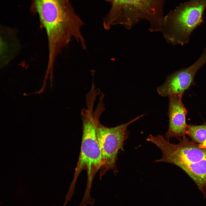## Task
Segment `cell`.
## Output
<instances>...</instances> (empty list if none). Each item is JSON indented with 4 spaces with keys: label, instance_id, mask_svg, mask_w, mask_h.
I'll return each mask as SVG.
<instances>
[{
    "label": "cell",
    "instance_id": "obj_1",
    "mask_svg": "<svg viewBox=\"0 0 206 206\" xmlns=\"http://www.w3.org/2000/svg\"><path fill=\"white\" fill-rule=\"evenodd\" d=\"M30 10L38 15L40 25L46 31L49 55H59L72 39L84 43L81 31L84 23L69 0H31Z\"/></svg>",
    "mask_w": 206,
    "mask_h": 206
},
{
    "label": "cell",
    "instance_id": "obj_2",
    "mask_svg": "<svg viewBox=\"0 0 206 206\" xmlns=\"http://www.w3.org/2000/svg\"><path fill=\"white\" fill-rule=\"evenodd\" d=\"M176 144L170 142L163 136L150 135L149 142L161 150V158L154 163L175 165L193 180L206 198V147H202L185 136Z\"/></svg>",
    "mask_w": 206,
    "mask_h": 206
},
{
    "label": "cell",
    "instance_id": "obj_3",
    "mask_svg": "<svg viewBox=\"0 0 206 206\" xmlns=\"http://www.w3.org/2000/svg\"><path fill=\"white\" fill-rule=\"evenodd\" d=\"M93 108L88 107L82 111V134L80 155L73 180L66 195L68 199L73 196L76 182L81 172L87 173V183L83 198L90 199V193L95 175L102 166V156L97 139Z\"/></svg>",
    "mask_w": 206,
    "mask_h": 206
},
{
    "label": "cell",
    "instance_id": "obj_4",
    "mask_svg": "<svg viewBox=\"0 0 206 206\" xmlns=\"http://www.w3.org/2000/svg\"><path fill=\"white\" fill-rule=\"evenodd\" d=\"M157 0H112L111 9L104 19V28L119 24L130 29L141 19L148 20L151 32L161 31L164 18Z\"/></svg>",
    "mask_w": 206,
    "mask_h": 206
},
{
    "label": "cell",
    "instance_id": "obj_5",
    "mask_svg": "<svg viewBox=\"0 0 206 206\" xmlns=\"http://www.w3.org/2000/svg\"><path fill=\"white\" fill-rule=\"evenodd\" d=\"M206 0H190L181 3L164 18L161 31L167 41L183 45L193 31L203 22Z\"/></svg>",
    "mask_w": 206,
    "mask_h": 206
},
{
    "label": "cell",
    "instance_id": "obj_6",
    "mask_svg": "<svg viewBox=\"0 0 206 206\" xmlns=\"http://www.w3.org/2000/svg\"><path fill=\"white\" fill-rule=\"evenodd\" d=\"M104 108L101 106H97L94 112L96 137L102 156V164L100 170V179L109 170H112L115 174L118 172L116 167L117 154L119 150H124V142L129 136L127 127L144 115H141L119 126L107 127L102 125L99 120Z\"/></svg>",
    "mask_w": 206,
    "mask_h": 206
},
{
    "label": "cell",
    "instance_id": "obj_7",
    "mask_svg": "<svg viewBox=\"0 0 206 206\" xmlns=\"http://www.w3.org/2000/svg\"><path fill=\"white\" fill-rule=\"evenodd\" d=\"M206 63V47L199 58L188 68L177 71L167 76L165 82L157 88L158 94L163 97L173 94H183L194 84V78L197 71Z\"/></svg>",
    "mask_w": 206,
    "mask_h": 206
},
{
    "label": "cell",
    "instance_id": "obj_8",
    "mask_svg": "<svg viewBox=\"0 0 206 206\" xmlns=\"http://www.w3.org/2000/svg\"><path fill=\"white\" fill-rule=\"evenodd\" d=\"M183 95L173 94L168 97L169 124L165 138L169 141L172 138L179 140L186 135L187 111L183 103Z\"/></svg>",
    "mask_w": 206,
    "mask_h": 206
},
{
    "label": "cell",
    "instance_id": "obj_9",
    "mask_svg": "<svg viewBox=\"0 0 206 206\" xmlns=\"http://www.w3.org/2000/svg\"><path fill=\"white\" fill-rule=\"evenodd\" d=\"M20 45L16 32L9 27L2 26L0 29V67L7 65L16 56Z\"/></svg>",
    "mask_w": 206,
    "mask_h": 206
},
{
    "label": "cell",
    "instance_id": "obj_10",
    "mask_svg": "<svg viewBox=\"0 0 206 206\" xmlns=\"http://www.w3.org/2000/svg\"><path fill=\"white\" fill-rule=\"evenodd\" d=\"M186 135L194 142L206 147V123L201 125L187 124Z\"/></svg>",
    "mask_w": 206,
    "mask_h": 206
}]
</instances>
